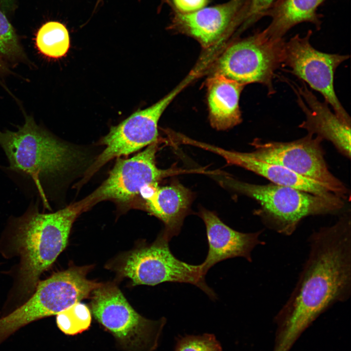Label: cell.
<instances>
[{
  "label": "cell",
  "instance_id": "1",
  "mask_svg": "<svg viewBox=\"0 0 351 351\" xmlns=\"http://www.w3.org/2000/svg\"><path fill=\"white\" fill-rule=\"evenodd\" d=\"M309 252L289 299L275 316L273 351H289L302 333L333 304L351 294V226L345 214L314 231Z\"/></svg>",
  "mask_w": 351,
  "mask_h": 351
},
{
  "label": "cell",
  "instance_id": "2",
  "mask_svg": "<svg viewBox=\"0 0 351 351\" xmlns=\"http://www.w3.org/2000/svg\"><path fill=\"white\" fill-rule=\"evenodd\" d=\"M38 204L32 203L22 215L10 218L0 239V254L19 258L12 296L20 300L34 293L41 274L65 248L75 220L86 210L79 201L44 214Z\"/></svg>",
  "mask_w": 351,
  "mask_h": 351
},
{
  "label": "cell",
  "instance_id": "3",
  "mask_svg": "<svg viewBox=\"0 0 351 351\" xmlns=\"http://www.w3.org/2000/svg\"><path fill=\"white\" fill-rule=\"evenodd\" d=\"M0 146L8 169L32 180L42 197L47 182L68 170L78 159L77 152L27 117L17 131H0Z\"/></svg>",
  "mask_w": 351,
  "mask_h": 351
},
{
  "label": "cell",
  "instance_id": "4",
  "mask_svg": "<svg viewBox=\"0 0 351 351\" xmlns=\"http://www.w3.org/2000/svg\"><path fill=\"white\" fill-rule=\"evenodd\" d=\"M218 176L223 186L255 200L260 206L256 214L265 225L284 235L292 234L307 216L335 213L345 204L336 195L321 196L273 183L252 184Z\"/></svg>",
  "mask_w": 351,
  "mask_h": 351
},
{
  "label": "cell",
  "instance_id": "5",
  "mask_svg": "<svg viewBox=\"0 0 351 351\" xmlns=\"http://www.w3.org/2000/svg\"><path fill=\"white\" fill-rule=\"evenodd\" d=\"M91 266L71 267L40 281L24 303L0 318V344L24 326L37 320L57 315L83 299L102 283L90 280Z\"/></svg>",
  "mask_w": 351,
  "mask_h": 351
},
{
  "label": "cell",
  "instance_id": "6",
  "mask_svg": "<svg viewBox=\"0 0 351 351\" xmlns=\"http://www.w3.org/2000/svg\"><path fill=\"white\" fill-rule=\"evenodd\" d=\"M91 311L125 351H154L166 319H147L130 305L117 286L101 284L92 292Z\"/></svg>",
  "mask_w": 351,
  "mask_h": 351
},
{
  "label": "cell",
  "instance_id": "7",
  "mask_svg": "<svg viewBox=\"0 0 351 351\" xmlns=\"http://www.w3.org/2000/svg\"><path fill=\"white\" fill-rule=\"evenodd\" d=\"M285 41L269 37L264 30L237 39L226 47L214 63L213 75H219L244 85L257 83L269 95L275 90L273 79L282 64Z\"/></svg>",
  "mask_w": 351,
  "mask_h": 351
},
{
  "label": "cell",
  "instance_id": "8",
  "mask_svg": "<svg viewBox=\"0 0 351 351\" xmlns=\"http://www.w3.org/2000/svg\"><path fill=\"white\" fill-rule=\"evenodd\" d=\"M169 241L161 233L151 244H144L123 258L119 271L134 285L155 286L163 282L193 284L212 300L214 292L205 281L202 264L193 265L176 257L170 250Z\"/></svg>",
  "mask_w": 351,
  "mask_h": 351
},
{
  "label": "cell",
  "instance_id": "9",
  "mask_svg": "<svg viewBox=\"0 0 351 351\" xmlns=\"http://www.w3.org/2000/svg\"><path fill=\"white\" fill-rule=\"evenodd\" d=\"M322 140L309 133L289 142H264L257 139L252 143L254 149L251 153L257 158L281 165L320 183L343 200H350V191L329 169L321 146Z\"/></svg>",
  "mask_w": 351,
  "mask_h": 351
},
{
  "label": "cell",
  "instance_id": "10",
  "mask_svg": "<svg viewBox=\"0 0 351 351\" xmlns=\"http://www.w3.org/2000/svg\"><path fill=\"white\" fill-rule=\"evenodd\" d=\"M312 31L304 37L295 35L285 41L282 65L289 72L319 92L330 104L334 113L344 122L351 125V117L336 95L334 76L339 65L348 55L326 53L315 49L310 43Z\"/></svg>",
  "mask_w": 351,
  "mask_h": 351
},
{
  "label": "cell",
  "instance_id": "11",
  "mask_svg": "<svg viewBox=\"0 0 351 351\" xmlns=\"http://www.w3.org/2000/svg\"><path fill=\"white\" fill-rule=\"evenodd\" d=\"M157 149L156 141L133 157L118 159L107 178L92 194L81 200L86 210L103 200L128 201L140 194L144 187L170 176L202 172L199 170H186L175 168H158L156 162Z\"/></svg>",
  "mask_w": 351,
  "mask_h": 351
},
{
  "label": "cell",
  "instance_id": "12",
  "mask_svg": "<svg viewBox=\"0 0 351 351\" xmlns=\"http://www.w3.org/2000/svg\"><path fill=\"white\" fill-rule=\"evenodd\" d=\"M191 79L188 77L154 104L138 110L120 124L112 127L102 139L101 143L105 147L91 167L90 173L93 174L113 158L129 155L157 141L158 122L160 117Z\"/></svg>",
  "mask_w": 351,
  "mask_h": 351
},
{
  "label": "cell",
  "instance_id": "13",
  "mask_svg": "<svg viewBox=\"0 0 351 351\" xmlns=\"http://www.w3.org/2000/svg\"><path fill=\"white\" fill-rule=\"evenodd\" d=\"M248 0H229L189 14L172 12L168 29L189 36L205 49L226 40L243 24Z\"/></svg>",
  "mask_w": 351,
  "mask_h": 351
},
{
  "label": "cell",
  "instance_id": "14",
  "mask_svg": "<svg viewBox=\"0 0 351 351\" xmlns=\"http://www.w3.org/2000/svg\"><path fill=\"white\" fill-rule=\"evenodd\" d=\"M199 216L206 227L208 252L202 263L204 272L224 260L241 257L252 262L251 254L258 245L265 244L259 237L262 231L245 233L225 224L214 212L201 209Z\"/></svg>",
  "mask_w": 351,
  "mask_h": 351
},
{
  "label": "cell",
  "instance_id": "15",
  "mask_svg": "<svg viewBox=\"0 0 351 351\" xmlns=\"http://www.w3.org/2000/svg\"><path fill=\"white\" fill-rule=\"evenodd\" d=\"M292 86L297 97V102L305 113L306 119L299 127L308 133L331 141L343 155L351 157V125L342 120L329 108L326 102L320 101L306 83Z\"/></svg>",
  "mask_w": 351,
  "mask_h": 351
},
{
  "label": "cell",
  "instance_id": "16",
  "mask_svg": "<svg viewBox=\"0 0 351 351\" xmlns=\"http://www.w3.org/2000/svg\"><path fill=\"white\" fill-rule=\"evenodd\" d=\"M144 208L164 225L161 232L170 241L178 235L189 214L193 195L192 192L178 183L159 187L157 183L149 185L140 192Z\"/></svg>",
  "mask_w": 351,
  "mask_h": 351
},
{
  "label": "cell",
  "instance_id": "17",
  "mask_svg": "<svg viewBox=\"0 0 351 351\" xmlns=\"http://www.w3.org/2000/svg\"><path fill=\"white\" fill-rule=\"evenodd\" d=\"M194 146L217 154L228 164L253 172L264 177L271 183L321 196L336 195L320 183L304 177L281 165L257 158L251 152L229 151L197 140L195 141Z\"/></svg>",
  "mask_w": 351,
  "mask_h": 351
},
{
  "label": "cell",
  "instance_id": "18",
  "mask_svg": "<svg viewBox=\"0 0 351 351\" xmlns=\"http://www.w3.org/2000/svg\"><path fill=\"white\" fill-rule=\"evenodd\" d=\"M245 86L219 75L208 79L209 118L214 128L226 130L241 122L239 101Z\"/></svg>",
  "mask_w": 351,
  "mask_h": 351
},
{
  "label": "cell",
  "instance_id": "19",
  "mask_svg": "<svg viewBox=\"0 0 351 351\" xmlns=\"http://www.w3.org/2000/svg\"><path fill=\"white\" fill-rule=\"evenodd\" d=\"M326 0H277L266 14L271 21L264 30L271 38L283 39L291 28L303 22L321 28V16L318 7Z\"/></svg>",
  "mask_w": 351,
  "mask_h": 351
},
{
  "label": "cell",
  "instance_id": "20",
  "mask_svg": "<svg viewBox=\"0 0 351 351\" xmlns=\"http://www.w3.org/2000/svg\"><path fill=\"white\" fill-rule=\"evenodd\" d=\"M36 45L39 52L52 58L66 55L70 47V39L65 25L56 21H49L38 30Z\"/></svg>",
  "mask_w": 351,
  "mask_h": 351
},
{
  "label": "cell",
  "instance_id": "21",
  "mask_svg": "<svg viewBox=\"0 0 351 351\" xmlns=\"http://www.w3.org/2000/svg\"><path fill=\"white\" fill-rule=\"evenodd\" d=\"M58 328L67 335H74L87 330L90 326L91 315L85 304L78 302L57 315Z\"/></svg>",
  "mask_w": 351,
  "mask_h": 351
},
{
  "label": "cell",
  "instance_id": "22",
  "mask_svg": "<svg viewBox=\"0 0 351 351\" xmlns=\"http://www.w3.org/2000/svg\"><path fill=\"white\" fill-rule=\"evenodd\" d=\"M0 54L10 60L24 58V54L15 31L0 11Z\"/></svg>",
  "mask_w": 351,
  "mask_h": 351
},
{
  "label": "cell",
  "instance_id": "23",
  "mask_svg": "<svg viewBox=\"0 0 351 351\" xmlns=\"http://www.w3.org/2000/svg\"><path fill=\"white\" fill-rule=\"evenodd\" d=\"M175 351H222L221 346L212 334L186 335L179 338Z\"/></svg>",
  "mask_w": 351,
  "mask_h": 351
},
{
  "label": "cell",
  "instance_id": "24",
  "mask_svg": "<svg viewBox=\"0 0 351 351\" xmlns=\"http://www.w3.org/2000/svg\"><path fill=\"white\" fill-rule=\"evenodd\" d=\"M277 0H248L244 21L237 33H242L263 17Z\"/></svg>",
  "mask_w": 351,
  "mask_h": 351
},
{
  "label": "cell",
  "instance_id": "25",
  "mask_svg": "<svg viewBox=\"0 0 351 351\" xmlns=\"http://www.w3.org/2000/svg\"><path fill=\"white\" fill-rule=\"evenodd\" d=\"M210 0H168L173 11L189 14L200 10L206 6Z\"/></svg>",
  "mask_w": 351,
  "mask_h": 351
},
{
  "label": "cell",
  "instance_id": "26",
  "mask_svg": "<svg viewBox=\"0 0 351 351\" xmlns=\"http://www.w3.org/2000/svg\"><path fill=\"white\" fill-rule=\"evenodd\" d=\"M14 0H0V4L3 9L8 10L13 6Z\"/></svg>",
  "mask_w": 351,
  "mask_h": 351
},
{
  "label": "cell",
  "instance_id": "27",
  "mask_svg": "<svg viewBox=\"0 0 351 351\" xmlns=\"http://www.w3.org/2000/svg\"><path fill=\"white\" fill-rule=\"evenodd\" d=\"M9 71V69L7 67L6 64L0 57V74H4L7 73Z\"/></svg>",
  "mask_w": 351,
  "mask_h": 351
},
{
  "label": "cell",
  "instance_id": "28",
  "mask_svg": "<svg viewBox=\"0 0 351 351\" xmlns=\"http://www.w3.org/2000/svg\"><path fill=\"white\" fill-rule=\"evenodd\" d=\"M163 3H168V0H161V5L163 4Z\"/></svg>",
  "mask_w": 351,
  "mask_h": 351
}]
</instances>
